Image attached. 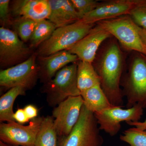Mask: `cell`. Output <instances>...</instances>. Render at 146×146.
<instances>
[{
	"label": "cell",
	"mask_w": 146,
	"mask_h": 146,
	"mask_svg": "<svg viewBox=\"0 0 146 146\" xmlns=\"http://www.w3.org/2000/svg\"><path fill=\"white\" fill-rule=\"evenodd\" d=\"M125 54L112 36L102 44L92 63L101 87L113 106L122 107L124 104L121 81L126 67Z\"/></svg>",
	"instance_id": "1"
},
{
	"label": "cell",
	"mask_w": 146,
	"mask_h": 146,
	"mask_svg": "<svg viewBox=\"0 0 146 146\" xmlns=\"http://www.w3.org/2000/svg\"><path fill=\"white\" fill-rule=\"evenodd\" d=\"M129 64L121 81L124 97L127 99V108L138 105L146 108V55L131 52Z\"/></svg>",
	"instance_id": "2"
},
{
	"label": "cell",
	"mask_w": 146,
	"mask_h": 146,
	"mask_svg": "<svg viewBox=\"0 0 146 146\" xmlns=\"http://www.w3.org/2000/svg\"><path fill=\"white\" fill-rule=\"evenodd\" d=\"M96 24H89L81 20L70 25L57 28L48 39L38 47L37 54L46 57L63 50H68L87 35Z\"/></svg>",
	"instance_id": "3"
},
{
	"label": "cell",
	"mask_w": 146,
	"mask_h": 146,
	"mask_svg": "<svg viewBox=\"0 0 146 146\" xmlns=\"http://www.w3.org/2000/svg\"><path fill=\"white\" fill-rule=\"evenodd\" d=\"M77 68V62L67 65L44 84L42 90L46 94L50 106L56 107L69 97L81 95L78 86Z\"/></svg>",
	"instance_id": "4"
},
{
	"label": "cell",
	"mask_w": 146,
	"mask_h": 146,
	"mask_svg": "<svg viewBox=\"0 0 146 146\" xmlns=\"http://www.w3.org/2000/svg\"><path fill=\"white\" fill-rule=\"evenodd\" d=\"M100 130L94 113L83 105L78 121L68 136L58 139V146H102Z\"/></svg>",
	"instance_id": "5"
},
{
	"label": "cell",
	"mask_w": 146,
	"mask_h": 146,
	"mask_svg": "<svg viewBox=\"0 0 146 146\" xmlns=\"http://www.w3.org/2000/svg\"><path fill=\"white\" fill-rule=\"evenodd\" d=\"M96 24L118 40L124 50L130 52H138L146 55V50L138 35V25L129 15L100 21Z\"/></svg>",
	"instance_id": "6"
},
{
	"label": "cell",
	"mask_w": 146,
	"mask_h": 146,
	"mask_svg": "<svg viewBox=\"0 0 146 146\" xmlns=\"http://www.w3.org/2000/svg\"><path fill=\"white\" fill-rule=\"evenodd\" d=\"M36 53H33L23 63L0 72V86L10 89L20 86L26 91L33 88L39 77L40 68L36 65Z\"/></svg>",
	"instance_id": "7"
},
{
	"label": "cell",
	"mask_w": 146,
	"mask_h": 146,
	"mask_svg": "<svg viewBox=\"0 0 146 146\" xmlns=\"http://www.w3.org/2000/svg\"><path fill=\"white\" fill-rule=\"evenodd\" d=\"M16 32L3 27L0 28V66L13 67L27 60L32 55L31 48L19 39Z\"/></svg>",
	"instance_id": "8"
},
{
	"label": "cell",
	"mask_w": 146,
	"mask_h": 146,
	"mask_svg": "<svg viewBox=\"0 0 146 146\" xmlns=\"http://www.w3.org/2000/svg\"><path fill=\"white\" fill-rule=\"evenodd\" d=\"M143 113V108L138 105L129 108L113 106L94 113L100 130L114 136L119 131L121 123L139 121Z\"/></svg>",
	"instance_id": "9"
},
{
	"label": "cell",
	"mask_w": 146,
	"mask_h": 146,
	"mask_svg": "<svg viewBox=\"0 0 146 146\" xmlns=\"http://www.w3.org/2000/svg\"><path fill=\"white\" fill-rule=\"evenodd\" d=\"M84 105L81 95L70 97L54 108L52 116L59 139L70 134L78 121Z\"/></svg>",
	"instance_id": "10"
},
{
	"label": "cell",
	"mask_w": 146,
	"mask_h": 146,
	"mask_svg": "<svg viewBox=\"0 0 146 146\" xmlns=\"http://www.w3.org/2000/svg\"><path fill=\"white\" fill-rule=\"evenodd\" d=\"M44 117L31 120L27 125L16 121L0 124V140L5 143L16 146H34Z\"/></svg>",
	"instance_id": "11"
},
{
	"label": "cell",
	"mask_w": 146,
	"mask_h": 146,
	"mask_svg": "<svg viewBox=\"0 0 146 146\" xmlns=\"http://www.w3.org/2000/svg\"><path fill=\"white\" fill-rule=\"evenodd\" d=\"M112 36L108 32L96 24L87 35L68 51L76 55L79 60L92 63L102 44Z\"/></svg>",
	"instance_id": "12"
},
{
	"label": "cell",
	"mask_w": 146,
	"mask_h": 146,
	"mask_svg": "<svg viewBox=\"0 0 146 146\" xmlns=\"http://www.w3.org/2000/svg\"><path fill=\"white\" fill-rule=\"evenodd\" d=\"M136 0H110L100 2L96 8L85 15L81 21L86 24H96L100 21L129 15Z\"/></svg>",
	"instance_id": "13"
},
{
	"label": "cell",
	"mask_w": 146,
	"mask_h": 146,
	"mask_svg": "<svg viewBox=\"0 0 146 146\" xmlns=\"http://www.w3.org/2000/svg\"><path fill=\"white\" fill-rule=\"evenodd\" d=\"M40 61L39 78L44 84L54 76L56 73L69 63H76L79 60L76 55L68 50H63L46 56H39Z\"/></svg>",
	"instance_id": "14"
},
{
	"label": "cell",
	"mask_w": 146,
	"mask_h": 146,
	"mask_svg": "<svg viewBox=\"0 0 146 146\" xmlns=\"http://www.w3.org/2000/svg\"><path fill=\"white\" fill-rule=\"evenodd\" d=\"M12 11L15 16L37 22L48 19L50 8L48 0H18L13 1Z\"/></svg>",
	"instance_id": "15"
},
{
	"label": "cell",
	"mask_w": 146,
	"mask_h": 146,
	"mask_svg": "<svg viewBox=\"0 0 146 146\" xmlns=\"http://www.w3.org/2000/svg\"><path fill=\"white\" fill-rule=\"evenodd\" d=\"M50 12L48 20L56 28L81 20L72 3L70 0H48Z\"/></svg>",
	"instance_id": "16"
},
{
	"label": "cell",
	"mask_w": 146,
	"mask_h": 146,
	"mask_svg": "<svg viewBox=\"0 0 146 146\" xmlns=\"http://www.w3.org/2000/svg\"><path fill=\"white\" fill-rule=\"evenodd\" d=\"M84 105L89 111L94 113L113 106L101 87L98 84L81 94Z\"/></svg>",
	"instance_id": "17"
},
{
	"label": "cell",
	"mask_w": 146,
	"mask_h": 146,
	"mask_svg": "<svg viewBox=\"0 0 146 146\" xmlns=\"http://www.w3.org/2000/svg\"><path fill=\"white\" fill-rule=\"evenodd\" d=\"M77 65L78 86L80 95L87 89L100 84L99 76L92 63L78 60Z\"/></svg>",
	"instance_id": "18"
},
{
	"label": "cell",
	"mask_w": 146,
	"mask_h": 146,
	"mask_svg": "<svg viewBox=\"0 0 146 146\" xmlns=\"http://www.w3.org/2000/svg\"><path fill=\"white\" fill-rule=\"evenodd\" d=\"M26 90L20 86L13 87L8 90L0 98L1 123L16 121L13 118V105L16 98L24 96Z\"/></svg>",
	"instance_id": "19"
},
{
	"label": "cell",
	"mask_w": 146,
	"mask_h": 146,
	"mask_svg": "<svg viewBox=\"0 0 146 146\" xmlns=\"http://www.w3.org/2000/svg\"><path fill=\"white\" fill-rule=\"evenodd\" d=\"M34 146H58V135L52 116L43 117Z\"/></svg>",
	"instance_id": "20"
},
{
	"label": "cell",
	"mask_w": 146,
	"mask_h": 146,
	"mask_svg": "<svg viewBox=\"0 0 146 146\" xmlns=\"http://www.w3.org/2000/svg\"><path fill=\"white\" fill-rule=\"evenodd\" d=\"M56 29L54 25L48 20L37 22L30 39L31 48L39 47L50 38Z\"/></svg>",
	"instance_id": "21"
},
{
	"label": "cell",
	"mask_w": 146,
	"mask_h": 146,
	"mask_svg": "<svg viewBox=\"0 0 146 146\" xmlns=\"http://www.w3.org/2000/svg\"><path fill=\"white\" fill-rule=\"evenodd\" d=\"M37 22L29 18L18 17L14 21V25L22 41L27 42L31 38Z\"/></svg>",
	"instance_id": "22"
},
{
	"label": "cell",
	"mask_w": 146,
	"mask_h": 146,
	"mask_svg": "<svg viewBox=\"0 0 146 146\" xmlns=\"http://www.w3.org/2000/svg\"><path fill=\"white\" fill-rule=\"evenodd\" d=\"M120 139L131 146H146V130L131 128L123 131Z\"/></svg>",
	"instance_id": "23"
},
{
	"label": "cell",
	"mask_w": 146,
	"mask_h": 146,
	"mask_svg": "<svg viewBox=\"0 0 146 146\" xmlns=\"http://www.w3.org/2000/svg\"><path fill=\"white\" fill-rule=\"evenodd\" d=\"M129 15L138 26L146 29V0H136Z\"/></svg>",
	"instance_id": "24"
},
{
	"label": "cell",
	"mask_w": 146,
	"mask_h": 146,
	"mask_svg": "<svg viewBox=\"0 0 146 146\" xmlns=\"http://www.w3.org/2000/svg\"><path fill=\"white\" fill-rule=\"evenodd\" d=\"M79 14L82 18L96 8L99 2L94 0H71Z\"/></svg>",
	"instance_id": "25"
},
{
	"label": "cell",
	"mask_w": 146,
	"mask_h": 146,
	"mask_svg": "<svg viewBox=\"0 0 146 146\" xmlns=\"http://www.w3.org/2000/svg\"><path fill=\"white\" fill-rule=\"evenodd\" d=\"M9 0L0 1V19L1 22L6 25L10 23L9 14Z\"/></svg>",
	"instance_id": "26"
},
{
	"label": "cell",
	"mask_w": 146,
	"mask_h": 146,
	"mask_svg": "<svg viewBox=\"0 0 146 146\" xmlns=\"http://www.w3.org/2000/svg\"><path fill=\"white\" fill-rule=\"evenodd\" d=\"M13 118L16 121L18 122L19 123L24 124L28 122L29 120L27 117L24 109L19 108L14 112Z\"/></svg>",
	"instance_id": "27"
},
{
	"label": "cell",
	"mask_w": 146,
	"mask_h": 146,
	"mask_svg": "<svg viewBox=\"0 0 146 146\" xmlns=\"http://www.w3.org/2000/svg\"><path fill=\"white\" fill-rule=\"evenodd\" d=\"M24 110L29 120L35 119L38 115V109L33 105H28L24 108Z\"/></svg>",
	"instance_id": "28"
},
{
	"label": "cell",
	"mask_w": 146,
	"mask_h": 146,
	"mask_svg": "<svg viewBox=\"0 0 146 146\" xmlns=\"http://www.w3.org/2000/svg\"><path fill=\"white\" fill-rule=\"evenodd\" d=\"M138 31L141 42L146 50V29L138 26Z\"/></svg>",
	"instance_id": "29"
},
{
	"label": "cell",
	"mask_w": 146,
	"mask_h": 146,
	"mask_svg": "<svg viewBox=\"0 0 146 146\" xmlns=\"http://www.w3.org/2000/svg\"><path fill=\"white\" fill-rule=\"evenodd\" d=\"M128 125L133 126L134 127L142 130H146V119L143 122H129L127 123Z\"/></svg>",
	"instance_id": "30"
},
{
	"label": "cell",
	"mask_w": 146,
	"mask_h": 146,
	"mask_svg": "<svg viewBox=\"0 0 146 146\" xmlns=\"http://www.w3.org/2000/svg\"><path fill=\"white\" fill-rule=\"evenodd\" d=\"M0 146H16L12 145H9V144H7L5 143H3V142H2V141H0Z\"/></svg>",
	"instance_id": "31"
},
{
	"label": "cell",
	"mask_w": 146,
	"mask_h": 146,
	"mask_svg": "<svg viewBox=\"0 0 146 146\" xmlns=\"http://www.w3.org/2000/svg\"><path fill=\"white\" fill-rule=\"evenodd\" d=\"M131 146L130 145H128V146Z\"/></svg>",
	"instance_id": "32"
}]
</instances>
